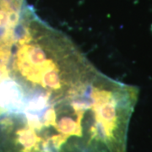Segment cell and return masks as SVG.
I'll return each mask as SVG.
<instances>
[{
    "label": "cell",
    "mask_w": 152,
    "mask_h": 152,
    "mask_svg": "<svg viewBox=\"0 0 152 152\" xmlns=\"http://www.w3.org/2000/svg\"><path fill=\"white\" fill-rule=\"evenodd\" d=\"M139 94L27 5L0 80V152H126Z\"/></svg>",
    "instance_id": "1"
},
{
    "label": "cell",
    "mask_w": 152,
    "mask_h": 152,
    "mask_svg": "<svg viewBox=\"0 0 152 152\" xmlns=\"http://www.w3.org/2000/svg\"><path fill=\"white\" fill-rule=\"evenodd\" d=\"M4 0H0V6L2 5V4L4 3Z\"/></svg>",
    "instance_id": "2"
}]
</instances>
